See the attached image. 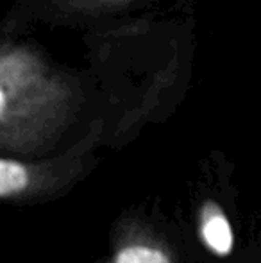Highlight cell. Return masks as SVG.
<instances>
[{
    "mask_svg": "<svg viewBox=\"0 0 261 263\" xmlns=\"http://www.w3.org/2000/svg\"><path fill=\"white\" fill-rule=\"evenodd\" d=\"M29 184V170L22 163L14 159L4 158L0 161V195L9 197V195L20 194Z\"/></svg>",
    "mask_w": 261,
    "mask_h": 263,
    "instance_id": "cell-4",
    "label": "cell"
},
{
    "mask_svg": "<svg viewBox=\"0 0 261 263\" xmlns=\"http://www.w3.org/2000/svg\"><path fill=\"white\" fill-rule=\"evenodd\" d=\"M83 99L79 76L36 47L4 38L0 47V131L4 145H39L59 131Z\"/></svg>",
    "mask_w": 261,
    "mask_h": 263,
    "instance_id": "cell-1",
    "label": "cell"
},
{
    "mask_svg": "<svg viewBox=\"0 0 261 263\" xmlns=\"http://www.w3.org/2000/svg\"><path fill=\"white\" fill-rule=\"evenodd\" d=\"M202 236L209 249L220 256H226L233 249V229H231L229 220L220 213H213L211 217L206 218L202 226Z\"/></svg>",
    "mask_w": 261,
    "mask_h": 263,
    "instance_id": "cell-3",
    "label": "cell"
},
{
    "mask_svg": "<svg viewBox=\"0 0 261 263\" xmlns=\"http://www.w3.org/2000/svg\"><path fill=\"white\" fill-rule=\"evenodd\" d=\"M115 263H170V260L159 249L134 246L120 251L115 258Z\"/></svg>",
    "mask_w": 261,
    "mask_h": 263,
    "instance_id": "cell-5",
    "label": "cell"
},
{
    "mask_svg": "<svg viewBox=\"0 0 261 263\" xmlns=\"http://www.w3.org/2000/svg\"><path fill=\"white\" fill-rule=\"evenodd\" d=\"M145 2L152 0H54L57 9L68 16H95Z\"/></svg>",
    "mask_w": 261,
    "mask_h": 263,
    "instance_id": "cell-2",
    "label": "cell"
}]
</instances>
